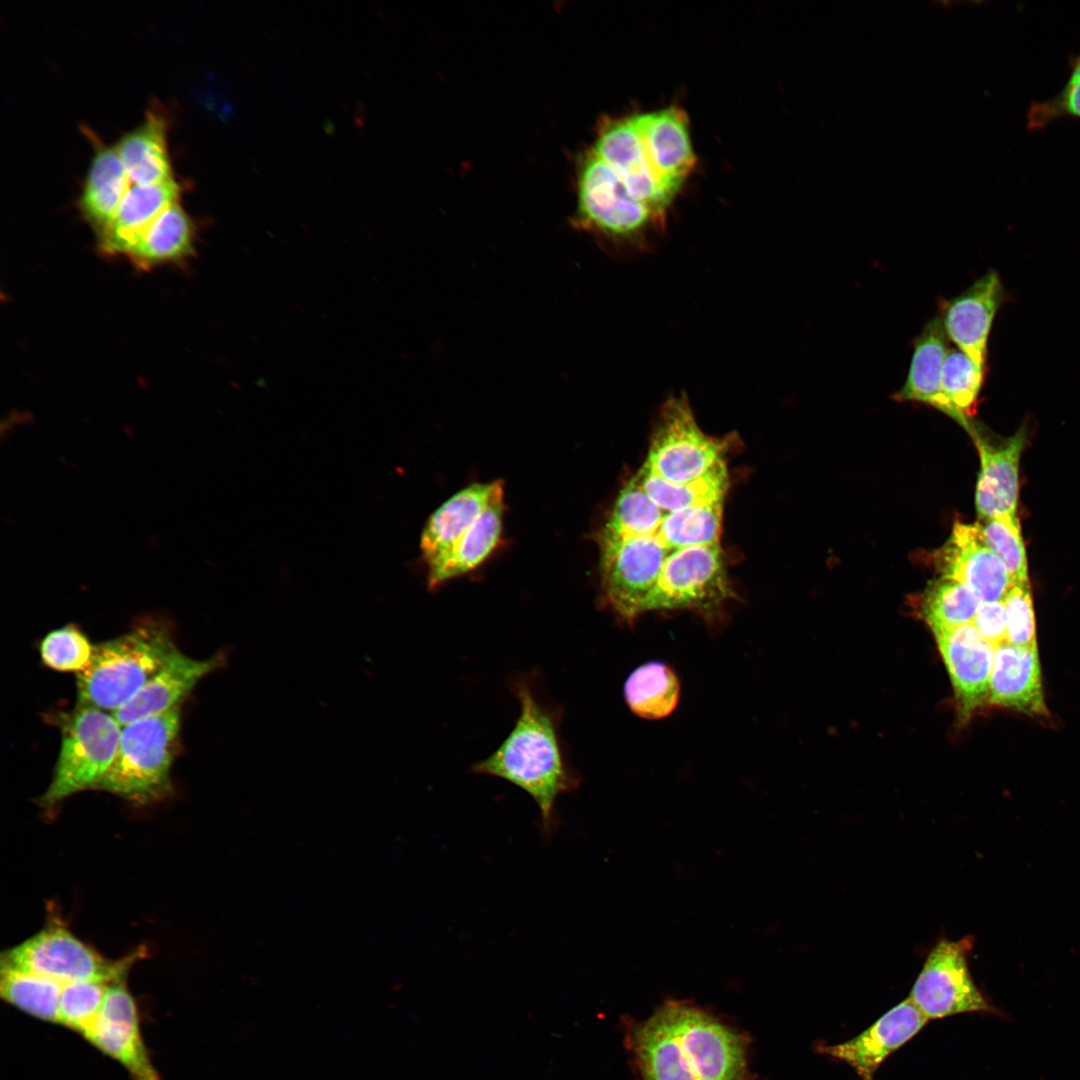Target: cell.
Here are the masks:
<instances>
[{"mask_svg":"<svg viewBox=\"0 0 1080 1080\" xmlns=\"http://www.w3.org/2000/svg\"><path fill=\"white\" fill-rule=\"evenodd\" d=\"M629 1042L642 1080H746L743 1035L688 1001H666Z\"/></svg>","mask_w":1080,"mask_h":1080,"instance_id":"1","label":"cell"},{"mask_svg":"<svg viewBox=\"0 0 1080 1080\" xmlns=\"http://www.w3.org/2000/svg\"><path fill=\"white\" fill-rule=\"evenodd\" d=\"M512 690L519 703L515 724L500 746L475 763L472 771L501 778L526 792L538 806L542 833L551 837L557 826L556 802L574 791L580 778L569 765L561 741L562 712L542 696L536 676H519Z\"/></svg>","mask_w":1080,"mask_h":1080,"instance_id":"2","label":"cell"},{"mask_svg":"<svg viewBox=\"0 0 1080 1080\" xmlns=\"http://www.w3.org/2000/svg\"><path fill=\"white\" fill-rule=\"evenodd\" d=\"M178 650L166 617L137 619L128 632L94 645L90 664L76 676L77 703L115 712Z\"/></svg>","mask_w":1080,"mask_h":1080,"instance_id":"3","label":"cell"},{"mask_svg":"<svg viewBox=\"0 0 1080 1080\" xmlns=\"http://www.w3.org/2000/svg\"><path fill=\"white\" fill-rule=\"evenodd\" d=\"M575 224L607 251L622 256L647 252L665 228L629 195L615 171L592 150L580 166Z\"/></svg>","mask_w":1080,"mask_h":1080,"instance_id":"4","label":"cell"},{"mask_svg":"<svg viewBox=\"0 0 1080 1080\" xmlns=\"http://www.w3.org/2000/svg\"><path fill=\"white\" fill-rule=\"evenodd\" d=\"M181 706L122 726L115 756L96 787L137 804H150L172 792Z\"/></svg>","mask_w":1080,"mask_h":1080,"instance_id":"5","label":"cell"},{"mask_svg":"<svg viewBox=\"0 0 1080 1080\" xmlns=\"http://www.w3.org/2000/svg\"><path fill=\"white\" fill-rule=\"evenodd\" d=\"M58 720L59 755L50 784L38 799L47 812L76 793L96 789L112 763L122 729L111 712L79 703Z\"/></svg>","mask_w":1080,"mask_h":1080,"instance_id":"6","label":"cell"},{"mask_svg":"<svg viewBox=\"0 0 1080 1080\" xmlns=\"http://www.w3.org/2000/svg\"><path fill=\"white\" fill-rule=\"evenodd\" d=\"M145 951L138 949L111 960L75 936L59 919L49 922L36 934L1 954V965L32 972L61 984L83 980L114 982L126 978L128 970Z\"/></svg>","mask_w":1080,"mask_h":1080,"instance_id":"7","label":"cell"},{"mask_svg":"<svg viewBox=\"0 0 1080 1080\" xmlns=\"http://www.w3.org/2000/svg\"><path fill=\"white\" fill-rule=\"evenodd\" d=\"M735 591L719 544L671 550L642 612L688 610L704 619L719 618Z\"/></svg>","mask_w":1080,"mask_h":1080,"instance_id":"8","label":"cell"},{"mask_svg":"<svg viewBox=\"0 0 1080 1080\" xmlns=\"http://www.w3.org/2000/svg\"><path fill=\"white\" fill-rule=\"evenodd\" d=\"M728 440L704 433L686 393L673 395L660 408L643 466L668 482H689L725 461Z\"/></svg>","mask_w":1080,"mask_h":1080,"instance_id":"9","label":"cell"},{"mask_svg":"<svg viewBox=\"0 0 1080 1080\" xmlns=\"http://www.w3.org/2000/svg\"><path fill=\"white\" fill-rule=\"evenodd\" d=\"M973 943L971 936L941 938L927 955L908 998L928 1020L962 1013H997L970 973L968 955Z\"/></svg>","mask_w":1080,"mask_h":1080,"instance_id":"10","label":"cell"},{"mask_svg":"<svg viewBox=\"0 0 1080 1080\" xmlns=\"http://www.w3.org/2000/svg\"><path fill=\"white\" fill-rule=\"evenodd\" d=\"M601 587L609 608L627 624L643 614L669 550L657 534L601 549Z\"/></svg>","mask_w":1080,"mask_h":1080,"instance_id":"11","label":"cell"},{"mask_svg":"<svg viewBox=\"0 0 1080 1080\" xmlns=\"http://www.w3.org/2000/svg\"><path fill=\"white\" fill-rule=\"evenodd\" d=\"M591 150L615 171L629 195L665 227L677 194L654 171L630 118L605 121Z\"/></svg>","mask_w":1080,"mask_h":1080,"instance_id":"12","label":"cell"},{"mask_svg":"<svg viewBox=\"0 0 1080 1080\" xmlns=\"http://www.w3.org/2000/svg\"><path fill=\"white\" fill-rule=\"evenodd\" d=\"M933 561L941 577L971 587L982 602L1003 601L1013 584L1003 562L985 544L978 522H955Z\"/></svg>","mask_w":1080,"mask_h":1080,"instance_id":"13","label":"cell"},{"mask_svg":"<svg viewBox=\"0 0 1080 1080\" xmlns=\"http://www.w3.org/2000/svg\"><path fill=\"white\" fill-rule=\"evenodd\" d=\"M1004 296L1000 277L991 270L961 294L939 304L938 316L948 340L984 370L990 332Z\"/></svg>","mask_w":1080,"mask_h":1080,"instance_id":"14","label":"cell"},{"mask_svg":"<svg viewBox=\"0 0 1080 1080\" xmlns=\"http://www.w3.org/2000/svg\"><path fill=\"white\" fill-rule=\"evenodd\" d=\"M85 1038L123 1065L133 1080H161L144 1045L126 978L110 983L99 1016Z\"/></svg>","mask_w":1080,"mask_h":1080,"instance_id":"15","label":"cell"},{"mask_svg":"<svg viewBox=\"0 0 1080 1080\" xmlns=\"http://www.w3.org/2000/svg\"><path fill=\"white\" fill-rule=\"evenodd\" d=\"M928 1019L907 998L883 1014L858 1036L838 1044L820 1042L818 1053L848 1064L858 1080H874L882 1062L911 1040Z\"/></svg>","mask_w":1080,"mask_h":1080,"instance_id":"16","label":"cell"},{"mask_svg":"<svg viewBox=\"0 0 1080 1080\" xmlns=\"http://www.w3.org/2000/svg\"><path fill=\"white\" fill-rule=\"evenodd\" d=\"M228 651L195 659L178 650L165 666L112 714L121 726L181 706L197 683L227 664Z\"/></svg>","mask_w":1080,"mask_h":1080,"instance_id":"17","label":"cell"},{"mask_svg":"<svg viewBox=\"0 0 1080 1080\" xmlns=\"http://www.w3.org/2000/svg\"><path fill=\"white\" fill-rule=\"evenodd\" d=\"M962 719L988 700L995 647L972 624L934 634Z\"/></svg>","mask_w":1080,"mask_h":1080,"instance_id":"18","label":"cell"},{"mask_svg":"<svg viewBox=\"0 0 1080 1080\" xmlns=\"http://www.w3.org/2000/svg\"><path fill=\"white\" fill-rule=\"evenodd\" d=\"M629 118L643 141L654 171L664 185L677 194L696 163L686 113L670 106Z\"/></svg>","mask_w":1080,"mask_h":1080,"instance_id":"19","label":"cell"},{"mask_svg":"<svg viewBox=\"0 0 1080 1080\" xmlns=\"http://www.w3.org/2000/svg\"><path fill=\"white\" fill-rule=\"evenodd\" d=\"M980 458L975 504L979 519L1017 517L1019 463L1026 442L1024 426L999 445L990 444L973 427Z\"/></svg>","mask_w":1080,"mask_h":1080,"instance_id":"20","label":"cell"},{"mask_svg":"<svg viewBox=\"0 0 1080 1080\" xmlns=\"http://www.w3.org/2000/svg\"><path fill=\"white\" fill-rule=\"evenodd\" d=\"M988 701L1028 715H1047L1037 645L1004 642L995 648Z\"/></svg>","mask_w":1080,"mask_h":1080,"instance_id":"21","label":"cell"},{"mask_svg":"<svg viewBox=\"0 0 1080 1080\" xmlns=\"http://www.w3.org/2000/svg\"><path fill=\"white\" fill-rule=\"evenodd\" d=\"M181 192L174 178L153 185H132L112 222L99 236L102 253L127 255L156 218L178 202Z\"/></svg>","mask_w":1080,"mask_h":1080,"instance_id":"22","label":"cell"},{"mask_svg":"<svg viewBox=\"0 0 1080 1080\" xmlns=\"http://www.w3.org/2000/svg\"><path fill=\"white\" fill-rule=\"evenodd\" d=\"M501 492L504 488L500 480L475 483L451 496L435 510L420 538L427 565L445 555Z\"/></svg>","mask_w":1080,"mask_h":1080,"instance_id":"23","label":"cell"},{"mask_svg":"<svg viewBox=\"0 0 1080 1080\" xmlns=\"http://www.w3.org/2000/svg\"><path fill=\"white\" fill-rule=\"evenodd\" d=\"M948 342L939 316L925 324L913 342L907 378L895 393L896 400L921 402L954 419L953 410L941 388L943 364L949 351Z\"/></svg>","mask_w":1080,"mask_h":1080,"instance_id":"24","label":"cell"},{"mask_svg":"<svg viewBox=\"0 0 1080 1080\" xmlns=\"http://www.w3.org/2000/svg\"><path fill=\"white\" fill-rule=\"evenodd\" d=\"M130 182L116 146H99L79 199L82 215L99 236L112 222Z\"/></svg>","mask_w":1080,"mask_h":1080,"instance_id":"25","label":"cell"},{"mask_svg":"<svg viewBox=\"0 0 1080 1080\" xmlns=\"http://www.w3.org/2000/svg\"><path fill=\"white\" fill-rule=\"evenodd\" d=\"M503 512L501 492L445 555L428 564L431 589L475 569L492 553L501 537Z\"/></svg>","mask_w":1080,"mask_h":1080,"instance_id":"26","label":"cell"},{"mask_svg":"<svg viewBox=\"0 0 1080 1080\" xmlns=\"http://www.w3.org/2000/svg\"><path fill=\"white\" fill-rule=\"evenodd\" d=\"M167 120L152 109L145 120L116 145L131 182L153 185L173 178L167 144Z\"/></svg>","mask_w":1080,"mask_h":1080,"instance_id":"27","label":"cell"},{"mask_svg":"<svg viewBox=\"0 0 1080 1080\" xmlns=\"http://www.w3.org/2000/svg\"><path fill=\"white\" fill-rule=\"evenodd\" d=\"M195 237L191 217L176 202L156 218L127 255L137 268L149 270L193 256Z\"/></svg>","mask_w":1080,"mask_h":1080,"instance_id":"28","label":"cell"},{"mask_svg":"<svg viewBox=\"0 0 1080 1080\" xmlns=\"http://www.w3.org/2000/svg\"><path fill=\"white\" fill-rule=\"evenodd\" d=\"M666 512L643 490L636 474L621 489L600 535V550L657 534Z\"/></svg>","mask_w":1080,"mask_h":1080,"instance_id":"29","label":"cell"},{"mask_svg":"<svg viewBox=\"0 0 1080 1080\" xmlns=\"http://www.w3.org/2000/svg\"><path fill=\"white\" fill-rule=\"evenodd\" d=\"M636 476L647 495L666 513L696 505L723 502L729 486L726 461L685 483L668 482L644 466Z\"/></svg>","mask_w":1080,"mask_h":1080,"instance_id":"30","label":"cell"},{"mask_svg":"<svg viewBox=\"0 0 1080 1080\" xmlns=\"http://www.w3.org/2000/svg\"><path fill=\"white\" fill-rule=\"evenodd\" d=\"M625 701L637 716L658 720L670 715L680 697L679 680L665 663L653 661L637 667L624 685Z\"/></svg>","mask_w":1080,"mask_h":1080,"instance_id":"31","label":"cell"},{"mask_svg":"<svg viewBox=\"0 0 1080 1080\" xmlns=\"http://www.w3.org/2000/svg\"><path fill=\"white\" fill-rule=\"evenodd\" d=\"M982 600L966 584L939 577L922 596V615L934 634L971 624Z\"/></svg>","mask_w":1080,"mask_h":1080,"instance_id":"32","label":"cell"},{"mask_svg":"<svg viewBox=\"0 0 1080 1080\" xmlns=\"http://www.w3.org/2000/svg\"><path fill=\"white\" fill-rule=\"evenodd\" d=\"M0 976V993L6 1002L41 1020L59 1023L63 984L7 966H1Z\"/></svg>","mask_w":1080,"mask_h":1080,"instance_id":"33","label":"cell"},{"mask_svg":"<svg viewBox=\"0 0 1080 1080\" xmlns=\"http://www.w3.org/2000/svg\"><path fill=\"white\" fill-rule=\"evenodd\" d=\"M723 502L666 513L658 536L669 550L720 543Z\"/></svg>","mask_w":1080,"mask_h":1080,"instance_id":"34","label":"cell"},{"mask_svg":"<svg viewBox=\"0 0 1080 1080\" xmlns=\"http://www.w3.org/2000/svg\"><path fill=\"white\" fill-rule=\"evenodd\" d=\"M984 380V369L959 349L949 348L942 369V393L953 410L954 420L969 433L973 430L970 417L976 412Z\"/></svg>","mask_w":1080,"mask_h":1080,"instance_id":"35","label":"cell"},{"mask_svg":"<svg viewBox=\"0 0 1080 1080\" xmlns=\"http://www.w3.org/2000/svg\"><path fill=\"white\" fill-rule=\"evenodd\" d=\"M977 522L985 544L1003 562L1012 583H1029L1027 557L1018 518L997 516L979 519Z\"/></svg>","mask_w":1080,"mask_h":1080,"instance_id":"36","label":"cell"},{"mask_svg":"<svg viewBox=\"0 0 1080 1080\" xmlns=\"http://www.w3.org/2000/svg\"><path fill=\"white\" fill-rule=\"evenodd\" d=\"M111 982L83 980L63 984L59 1023L84 1037L94 1026Z\"/></svg>","mask_w":1080,"mask_h":1080,"instance_id":"37","label":"cell"},{"mask_svg":"<svg viewBox=\"0 0 1080 1080\" xmlns=\"http://www.w3.org/2000/svg\"><path fill=\"white\" fill-rule=\"evenodd\" d=\"M94 651L89 639L75 625H66L50 631L41 641L42 662L60 672L84 671L90 664Z\"/></svg>","mask_w":1080,"mask_h":1080,"instance_id":"38","label":"cell"},{"mask_svg":"<svg viewBox=\"0 0 1080 1080\" xmlns=\"http://www.w3.org/2000/svg\"><path fill=\"white\" fill-rule=\"evenodd\" d=\"M1006 642L1016 646H1035L1036 630L1030 583L1013 584L1003 599Z\"/></svg>","mask_w":1080,"mask_h":1080,"instance_id":"39","label":"cell"},{"mask_svg":"<svg viewBox=\"0 0 1080 1080\" xmlns=\"http://www.w3.org/2000/svg\"><path fill=\"white\" fill-rule=\"evenodd\" d=\"M1080 118V55L1072 62L1070 77L1054 97L1031 105L1027 119L1030 129H1040L1060 117Z\"/></svg>","mask_w":1080,"mask_h":1080,"instance_id":"40","label":"cell"},{"mask_svg":"<svg viewBox=\"0 0 1080 1080\" xmlns=\"http://www.w3.org/2000/svg\"><path fill=\"white\" fill-rule=\"evenodd\" d=\"M971 624L993 647L1006 642L1007 624L1003 601L982 602Z\"/></svg>","mask_w":1080,"mask_h":1080,"instance_id":"41","label":"cell"}]
</instances>
